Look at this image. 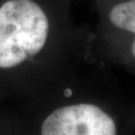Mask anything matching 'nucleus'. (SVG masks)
<instances>
[{"label":"nucleus","instance_id":"nucleus-1","mask_svg":"<svg viewBox=\"0 0 135 135\" xmlns=\"http://www.w3.org/2000/svg\"><path fill=\"white\" fill-rule=\"evenodd\" d=\"M91 36L74 23L69 0L0 1V84L8 105L79 71Z\"/></svg>","mask_w":135,"mask_h":135},{"label":"nucleus","instance_id":"nucleus-2","mask_svg":"<svg viewBox=\"0 0 135 135\" xmlns=\"http://www.w3.org/2000/svg\"><path fill=\"white\" fill-rule=\"evenodd\" d=\"M6 111L15 135H126L117 112L80 71Z\"/></svg>","mask_w":135,"mask_h":135},{"label":"nucleus","instance_id":"nucleus-3","mask_svg":"<svg viewBox=\"0 0 135 135\" xmlns=\"http://www.w3.org/2000/svg\"><path fill=\"white\" fill-rule=\"evenodd\" d=\"M105 22L116 31L130 36L129 52L135 61V0H122L106 10Z\"/></svg>","mask_w":135,"mask_h":135},{"label":"nucleus","instance_id":"nucleus-4","mask_svg":"<svg viewBox=\"0 0 135 135\" xmlns=\"http://www.w3.org/2000/svg\"><path fill=\"white\" fill-rule=\"evenodd\" d=\"M0 135H15L13 125H12L9 115H8V118L2 124H0Z\"/></svg>","mask_w":135,"mask_h":135}]
</instances>
